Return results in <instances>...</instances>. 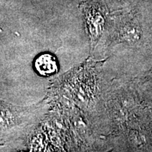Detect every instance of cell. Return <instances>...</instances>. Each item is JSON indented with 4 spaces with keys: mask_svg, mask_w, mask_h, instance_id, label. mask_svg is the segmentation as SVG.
Returning <instances> with one entry per match:
<instances>
[{
    "mask_svg": "<svg viewBox=\"0 0 152 152\" xmlns=\"http://www.w3.org/2000/svg\"><path fill=\"white\" fill-rule=\"evenodd\" d=\"M35 68L39 75L49 76L57 72L58 64L56 58L53 55L43 54L36 58Z\"/></svg>",
    "mask_w": 152,
    "mask_h": 152,
    "instance_id": "obj_1",
    "label": "cell"
}]
</instances>
